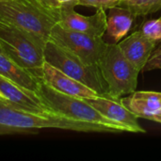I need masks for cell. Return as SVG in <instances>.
Returning a JSON list of instances; mask_svg holds the SVG:
<instances>
[{"instance_id":"603a6c76","label":"cell","mask_w":161,"mask_h":161,"mask_svg":"<svg viewBox=\"0 0 161 161\" xmlns=\"http://www.w3.org/2000/svg\"><path fill=\"white\" fill-rule=\"evenodd\" d=\"M60 5H64V4H75L77 6V1L78 0H57Z\"/></svg>"},{"instance_id":"ac0fdd59","label":"cell","mask_w":161,"mask_h":161,"mask_svg":"<svg viewBox=\"0 0 161 161\" xmlns=\"http://www.w3.org/2000/svg\"><path fill=\"white\" fill-rule=\"evenodd\" d=\"M119 2L120 0H78L77 5L108 9L112 7L119 6Z\"/></svg>"},{"instance_id":"7402d4cb","label":"cell","mask_w":161,"mask_h":161,"mask_svg":"<svg viewBox=\"0 0 161 161\" xmlns=\"http://www.w3.org/2000/svg\"><path fill=\"white\" fill-rule=\"evenodd\" d=\"M147 120H150V121H154V122H157V123H160L161 124V110L159 112L152 115V116H149L146 118Z\"/></svg>"},{"instance_id":"7a4b0ae2","label":"cell","mask_w":161,"mask_h":161,"mask_svg":"<svg viewBox=\"0 0 161 161\" xmlns=\"http://www.w3.org/2000/svg\"><path fill=\"white\" fill-rule=\"evenodd\" d=\"M36 93L42 106L50 112L72 120L102 125L108 128L110 133L127 132L125 127L106 118L91 106L85 98L71 96L58 92L43 80L40 83Z\"/></svg>"},{"instance_id":"4fadbf2b","label":"cell","mask_w":161,"mask_h":161,"mask_svg":"<svg viewBox=\"0 0 161 161\" xmlns=\"http://www.w3.org/2000/svg\"><path fill=\"white\" fill-rule=\"evenodd\" d=\"M0 75L20 87L37 92L42 78L18 65L0 49Z\"/></svg>"},{"instance_id":"ffe728a7","label":"cell","mask_w":161,"mask_h":161,"mask_svg":"<svg viewBox=\"0 0 161 161\" xmlns=\"http://www.w3.org/2000/svg\"><path fill=\"white\" fill-rule=\"evenodd\" d=\"M37 1L41 6H42L44 8L52 12L53 14L57 15L59 18L60 13V7L61 5L57 0H35Z\"/></svg>"},{"instance_id":"3957f363","label":"cell","mask_w":161,"mask_h":161,"mask_svg":"<svg viewBox=\"0 0 161 161\" xmlns=\"http://www.w3.org/2000/svg\"><path fill=\"white\" fill-rule=\"evenodd\" d=\"M0 124L22 129L58 128L78 132H104L110 133L102 125L79 122L58 114L39 115L25 110L17 109L5 103L0 98Z\"/></svg>"},{"instance_id":"30bf717a","label":"cell","mask_w":161,"mask_h":161,"mask_svg":"<svg viewBox=\"0 0 161 161\" xmlns=\"http://www.w3.org/2000/svg\"><path fill=\"white\" fill-rule=\"evenodd\" d=\"M0 92L3 94V101L17 109L39 115H50L53 112L48 111L42 104L37 93L25 90L10 80L0 75ZM56 114V113H55Z\"/></svg>"},{"instance_id":"277c9868","label":"cell","mask_w":161,"mask_h":161,"mask_svg":"<svg viewBox=\"0 0 161 161\" xmlns=\"http://www.w3.org/2000/svg\"><path fill=\"white\" fill-rule=\"evenodd\" d=\"M43 48L26 32L0 21V49L18 65L40 78L45 62Z\"/></svg>"},{"instance_id":"2e32d148","label":"cell","mask_w":161,"mask_h":161,"mask_svg":"<svg viewBox=\"0 0 161 161\" xmlns=\"http://www.w3.org/2000/svg\"><path fill=\"white\" fill-rule=\"evenodd\" d=\"M119 6L128 9L138 17L159 10L161 8V0H120Z\"/></svg>"},{"instance_id":"ba28073f","label":"cell","mask_w":161,"mask_h":161,"mask_svg":"<svg viewBox=\"0 0 161 161\" xmlns=\"http://www.w3.org/2000/svg\"><path fill=\"white\" fill-rule=\"evenodd\" d=\"M85 100L106 118L125 127L127 132H146L140 125L139 117L123 103L122 98L97 95L92 98H85Z\"/></svg>"},{"instance_id":"5b68a950","label":"cell","mask_w":161,"mask_h":161,"mask_svg":"<svg viewBox=\"0 0 161 161\" xmlns=\"http://www.w3.org/2000/svg\"><path fill=\"white\" fill-rule=\"evenodd\" d=\"M43 56L46 63L85 84L98 94L109 96L108 85L103 78L98 64L90 65L85 63L78 57L50 40L44 45Z\"/></svg>"},{"instance_id":"cb8c5ba5","label":"cell","mask_w":161,"mask_h":161,"mask_svg":"<svg viewBox=\"0 0 161 161\" xmlns=\"http://www.w3.org/2000/svg\"><path fill=\"white\" fill-rule=\"evenodd\" d=\"M0 98H1V99H3V94L1 93V92H0Z\"/></svg>"},{"instance_id":"e0dca14e","label":"cell","mask_w":161,"mask_h":161,"mask_svg":"<svg viewBox=\"0 0 161 161\" xmlns=\"http://www.w3.org/2000/svg\"><path fill=\"white\" fill-rule=\"evenodd\" d=\"M141 31L156 42H161V17L146 21L142 25Z\"/></svg>"},{"instance_id":"9a60e30c","label":"cell","mask_w":161,"mask_h":161,"mask_svg":"<svg viewBox=\"0 0 161 161\" xmlns=\"http://www.w3.org/2000/svg\"><path fill=\"white\" fill-rule=\"evenodd\" d=\"M136 16L128 9L115 6L108 8L107 18L106 35L110 40V43H118L130 31Z\"/></svg>"},{"instance_id":"d4e9b609","label":"cell","mask_w":161,"mask_h":161,"mask_svg":"<svg viewBox=\"0 0 161 161\" xmlns=\"http://www.w3.org/2000/svg\"><path fill=\"white\" fill-rule=\"evenodd\" d=\"M3 1H7V0H0V2H3Z\"/></svg>"},{"instance_id":"8fae6325","label":"cell","mask_w":161,"mask_h":161,"mask_svg":"<svg viewBox=\"0 0 161 161\" xmlns=\"http://www.w3.org/2000/svg\"><path fill=\"white\" fill-rule=\"evenodd\" d=\"M42 79L56 91L71 96L92 98L94 96L100 95L85 84L67 75L46 62H44L42 66Z\"/></svg>"},{"instance_id":"7c38bea8","label":"cell","mask_w":161,"mask_h":161,"mask_svg":"<svg viewBox=\"0 0 161 161\" xmlns=\"http://www.w3.org/2000/svg\"><path fill=\"white\" fill-rule=\"evenodd\" d=\"M125 58L140 71H142L154 52L157 42L145 36L141 30L130 34L118 42Z\"/></svg>"},{"instance_id":"8992f818","label":"cell","mask_w":161,"mask_h":161,"mask_svg":"<svg viewBox=\"0 0 161 161\" xmlns=\"http://www.w3.org/2000/svg\"><path fill=\"white\" fill-rule=\"evenodd\" d=\"M98 67L110 97L122 98L136 91L141 71L125 58L118 43L108 42L98 61Z\"/></svg>"},{"instance_id":"d6986e66","label":"cell","mask_w":161,"mask_h":161,"mask_svg":"<svg viewBox=\"0 0 161 161\" xmlns=\"http://www.w3.org/2000/svg\"><path fill=\"white\" fill-rule=\"evenodd\" d=\"M161 69V47L154 50L152 53L149 60L145 64L144 68L142 71H153V70H158Z\"/></svg>"},{"instance_id":"44dd1931","label":"cell","mask_w":161,"mask_h":161,"mask_svg":"<svg viewBox=\"0 0 161 161\" xmlns=\"http://www.w3.org/2000/svg\"><path fill=\"white\" fill-rule=\"evenodd\" d=\"M35 133L36 131L11 127V126H8V125H4L0 124V136L1 135H16V134H35Z\"/></svg>"},{"instance_id":"6da1fadb","label":"cell","mask_w":161,"mask_h":161,"mask_svg":"<svg viewBox=\"0 0 161 161\" xmlns=\"http://www.w3.org/2000/svg\"><path fill=\"white\" fill-rule=\"evenodd\" d=\"M0 21L26 32L44 47L59 18L35 0H7L0 2Z\"/></svg>"},{"instance_id":"5bb4252c","label":"cell","mask_w":161,"mask_h":161,"mask_svg":"<svg viewBox=\"0 0 161 161\" xmlns=\"http://www.w3.org/2000/svg\"><path fill=\"white\" fill-rule=\"evenodd\" d=\"M123 103L139 118L146 119L161 110V92L140 91L122 98Z\"/></svg>"},{"instance_id":"9c48e42d","label":"cell","mask_w":161,"mask_h":161,"mask_svg":"<svg viewBox=\"0 0 161 161\" xmlns=\"http://www.w3.org/2000/svg\"><path fill=\"white\" fill-rule=\"evenodd\" d=\"M75 4H64L60 7L59 24L69 29L95 37H103L107 30V9L97 8L93 15H82L75 10Z\"/></svg>"},{"instance_id":"52a82bcc","label":"cell","mask_w":161,"mask_h":161,"mask_svg":"<svg viewBox=\"0 0 161 161\" xmlns=\"http://www.w3.org/2000/svg\"><path fill=\"white\" fill-rule=\"evenodd\" d=\"M50 41L78 57L87 64H98L108 42L95 37L62 26L58 23L52 29Z\"/></svg>"}]
</instances>
